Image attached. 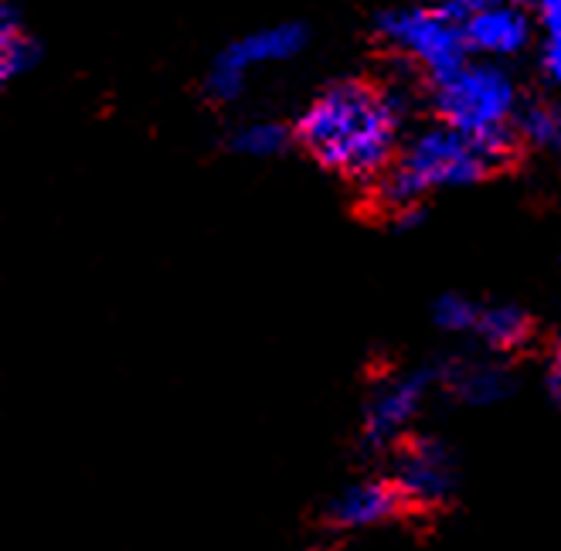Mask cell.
Here are the masks:
<instances>
[{"mask_svg":"<svg viewBox=\"0 0 561 551\" xmlns=\"http://www.w3.org/2000/svg\"><path fill=\"white\" fill-rule=\"evenodd\" d=\"M541 65H545V72H548L554 82H561V35H551V38H548V45H545V51H541Z\"/></svg>","mask_w":561,"mask_h":551,"instance_id":"obj_18","label":"cell"},{"mask_svg":"<svg viewBox=\"0 0 561 551\" xmlns=\"http://www.w3.org/2000/svg\"><path fill=\"white\" fill-rule=\"evenodd\" d=\"M517 134H520L527 144H531V147L561 157V110L551 106V103H535V106H527V110L517 116Z\"/></svg>","mask_w":561,"mask_h":551,"instance_id":"obj_13","label":"cell"},{"mask_svg":"<svg viewBox=\"0 0 561 551\" xmlns=\"http://www.w3.org/2000/svg\"><path fill=\"white\" fill-rule=\"evenodd\" d=\"M425 392H428L425 371H415V375H405V378H394V381L381 384L365 409V443L375 449H385L394 439H402L405 426L422 409Z\"/></svg>","mask_w":561,"mask_h":551,"instance_id":"obj_6","label":"cell"},{"mask_svg":"<svg viewBox=\"0 0 561 551\" xmlns=\"http://www.w3.org/2000/svg\"><path fill=\"white\" fill-rule=\"evenodd\" d=\"M286 140H289V134L279 123H245L232 134L228 147L242 157H276L286 150Z\"/></svg>","mask_w":561,"mask_h":551,"instance_id":"obj_14","label":"cell"},{"mask_svg":"<svg viewBox=\"0 0 561 551\" xmlns=\"http://www.w3.org/2000/svg\"><path fill=\"white\" fill-rule=\"evenodd\" d=\"M402 494L394 483L385 480H368V483H354V487L341 491L330 504V521L337 528H371L381 525L399 510Z\"/></svg>","mask_w":561,"mask_h":551,"instance_id":"obj_9","label":"cell"},{"mask_svg":"<svg viewBox=\"0 0 561 551\" xmlns=\"http://www.w3.org/2000/svg\"><path fill=\"white\" fill-rule=\"evenodd\" d=\"M538 18L548 27V38L561 35V0H545V4L538 8Z\"/></svg>","mask_w":561,"mask_h":551,"instance_id":"obj_19","label":"cell"},{"mask_svg":"<svg viewBox=\"0 0 561 551\" xmlns=\"http://www.w3.org/2000/svg\"><path fill=\"white\" fill-rule=\"evenodd\" d=\"M453 460L449 452L433 439H415L402 449L399 467H394V487L405 501L415 504H439L453 494Z\"/></svg>","mask_w":561,"mask_h":551,"instance_id":"obj_7","label":"cell"},{"mask_svg":"<svg viewBox=\"0 0 561 551\" xmlns=\"http://www.w3.org/2000/svg\"><path fill=\"white\" fill-rule=\"evenodd\" d=\"M399 171L412 177V184L425 194L428 187H449V184H470L480 181L493 164L480 144L453 126H428L405 147Z\"/></svg>","mask_w":561,"mask_h":551,"instance_id":"obj_4","label":"cell"},{"mask_svg":"<svg viewBox=\"0 0 561 551\" xmlns=\"http://www.w3.org/2000/svg\"><path fill=\"white\" fill-rule=\"evenodd\" d=\"M35 61H38V45L24 35L18 8L4 4V11H0V79L11 82L21 72H27Z\"/></svg>","mask_w":561,"mask_h":551,"instance_id":"obj_11","label":"cell"},{"mask_svg":"<svg viewBox=\"0 0 561 551\" xmlns=\"http://www.w3.org/2000/svg\"><path fill=\"white\" fill-rule=\"evenodd\" d=\"M477 334L490 344V347H501V351H514L527 341L531 334V320L520 307H511V303H497V307H486L480 313V323H477Z\"/></svg>","mask_w":561,"mask_h":551,"instance_id":"obj_12","label":"cell"},{"mask_svg":"<svg viewBox=\"0 0 561 551\" xmlns=\"http://www.w3.org/2000/svg\"><path fill=\"white\" fill-rule=\"evenodd\" d=\"M304 45H307L304 24H276V27L252 31V35H245L242 42L228 45L221 51V58L211 65L208 92L215 95V100H236L245 85V72L252 69V65L293 58Z\"/></svg>","mask_w":561,"mask_h":551,"instance_id":"obj_5","label":"cell"},{"mask_svg":"<svg viewBox=\"0 0 561 551\" xmlns=\"http://www.w3.org/2000/svg\"><path fill=\"white\" fill-rule=\"evenodd\" d=\"M480 313H483V310H477L467 297H456V294H449V297H443V300L436 303V323H439L443 331H449V334L477 331Z\"/></svg>","mask_w":561,"mask_h":551,"instance_id":"obj_15","label":"cell"},{"mask_svg":"<svg viewBox=\"0 0 561 551\" xmlns=\"http://www.w3.org/2000/svg\"><path fill=\"white\" fill-rule=\"evenodd\" d=\"M436 11H439L449 24L467 27V21L480 11V4H477V0H449V4H439Z\"/></svg>","mask_w":561,"mask_h":551,"instance_id":"obj_16","label":"cell"},{"mask_svg":"<svg viewBox=\"0 0 561 551\" xmlns=\"http://www.w3.org/2000/svg\"><path fill=\"white\" fill-rule=\"evenodd\" d=\"M378 31L394 45L409 51L422 69L439 82L467 69V35L463 27L449 24L436 8H391L378 14Z\"/></svg>","mask_w":561,"mask_h":551,"instance_id":"obj_3","label":"cell"},{"mask_svg":"<svg viewBox=\"0 0 561 551\" xmlns=\"http://www.w3.org/2000/svg\"><path fill=\"white\" fill-rule=\"evenodd\" d=\"M463 35L470 51L507 58L524 51V45L531 42V18L511 4H480V11L467 21Z\"/></svg>","mask_w":561,"mask_h":551,"instance_id":"obj_8","label":"cell"},{"mask_svg":"<svg viewBox=\"0 0 561 551\" xmlns=\"http://www.w3.org/2000/svg\"><path fill=\"white\" fill-rule=\"evenodd\" d=\"M436 106L446 126L467 137H490L507 129L517 106L514 79L497 65H467L436 85Z\"/></svg>","mask_w":561,"mask_h":551,"instance_id":"obj_2","label":"cell"},{"mask_svg":"<svg viewBox=\"0 0 561 551\" xmlns=\"http://www.w3.org/2000/svg\"><path fill=\"white\" fill-rule=\"evenodd\" d=\"M443 381L453 395L470 405H493L514 392L511 371L486 361H449L443 368Z\"/></svg>","mask_w":561,"mask_h":551,"instance_id":"obj_10","label":"cell"},{"mask_svg":"<svg viewBox=\"0 0 561 551\" xmlns=\"http://www.w3.org/2000/svg\"><path fill=\"white\" fill-rule=\"evenodd\" d=\"M405 106L388 89L344 82L317 95L296 137L323 168L344 177H375L388 168Z\"/></svg>","mask_w":561,"mask_h":551,"instance_id":"obj_1","label":"cell"},{"mask_svg":"<svg viewBox=\"0 0 561 551\" xmlns=\"http://www.w3.org/2000/svg\"><path fill=\"white\" fill-rule=\"evenodd\" d=\"M548 392L561 405V334L551 344V358H548Z\"/></svg>","mask_w":561,"mask_h":551,"instance_id":"obj_17","label":"cell"}]
</instances>
